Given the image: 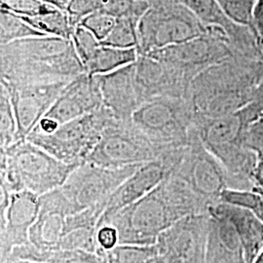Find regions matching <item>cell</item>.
Segmentation results:
<instances>
[{
	"instance_id": "cell-5",
	"label": "cell",
	"mask_w": 263,
	"mask_h": 263,
	"mask_svg": "<svg viewBox=\"0 0 263 263\" xmlns=\"http://www.w3.org/2000/svg\"><path fill=\"white\" fill-rule=\"evenodd\" d=\"M133 124L161 149L185 145L194 123L186 98H158L144 102L134 112Z\"/></svg>"
},
{
	"instance_id": "cell-30",
	"label": "cell",
	"mask_w": 263,
	"mask_h": 263,
	"mask_svg": "<svg viewBox=\"0 0 263 263\" xmlns=\"http://www.w3.org/2000/svg\"><path fill=\"white\" fill-rule=\"evenodd\" d=\"M220 202L246 208L263 222V196L255 191L226 188L221 193Z\"/></svg>"
},
{
	"instance_id": "cell-22",
	"label": "cell",
	"mask_w": 263,
	"mask_h": 263,
	"mask_svg": "<svg viewBox=\"0 0 263 263\" xmlns=\"http://www.w3.org/2000/svg\"><path fill=\"white\" fill-rule=\"evenodd\" d=\"M66 216L39 213L29 230V243L42 250H57L65 235Z\"/></svg>"
},
{
	"instance_id": "cell-9",
	"label": "cell",
	"mask_w": 263,
	"mask_h": 263,
	"mask_svg": "<svg viewBox=\"0 0 263 263\" xmlns=\"http://www.w3.org/2000/svg\"><path fill=\"white\" fill-rule=\"evenodd\" d=\"M172 175L184 180L209 207L220 202L221 193L228 188L226 170L203 145L193 126L182 159Z\"/></svg>"
},
{
	"instance_id": "cell-37",
	"label": "cell",
	"mask_w": 263,
	"mask_h": 263,
	"mask_svg": "<svg viewBox=\"0 0 263 263\" xmlns=\"http://www.w3.org/2000/svg\"><path fill=\"white\" fill-rule=\"evenodd\" d=\"M252 29L261 49L263 46V0L255 1L253 10Z\"/></svg>"
},
{
	"instance_id": "cell-35",
	"label": "cell",
	"mask_w": 263,
	"mask_h": 263,
	"mask_svg": "<svg viewBox=\"0 0 263 263\" xmlns=\"http://www.w3.org/2000/svg\"><path fill=\"white\" fill-rule=\"evenodd\" d=\"M99 10H101L100 0H68L66 12L71 27L76 28L82 20Z\"/></svg>"
},
{
	"instance_id": "cell-15",
	"label": "cell",
	"mask_w": 263,
	"mask_h": 263,
	"mask_svg": "<svg viewBox=\"0 0 263 263\" xmlns=\"http://www.w3.org/2000/svg\"><path fill=\"white\" fill-rule=\"evenodd\" d=\"M102 106V95L96 76L84 73L66 85L44 117L62 125L94 112Z\"/></svg>"
},
{
	"instance_id": "cell-1",
	"label": "cell",
	"mask_w": 263,
	"mask_h": 263,
	"mask_svg": "<svg viewBox=\"0 0 263 263\" xmlns=\"http://www.w3.org/2000/svg\"><path fill=\"white\" fill-rule=\"evenodd\" d=\"M207 203L177 176H170L139 201L104 223L116 228L119 245L152 246L161 233L185 216L208 213ZM98 226V227H99Z\"/></svg>"
},
{
	"instance_id": "cell-25",
	"label": "cell",
	"mask_w": 263,
	"mask_h": 263,
	"mask_svg": "<svg viewBox=\"0 0 263 263\" xmlns=\"http://www.w3.org/2000/svg\"><path fill=\"white\" fill-rule=\"evenodd\" d=\"M18 142V126L9 92L0 84V148L6 149Z\"/></svg>"
},
{
	"instance_id": "cell-33",
	"label": "cell",
	"mask_w": 263,
	"mask_h": 263,
	"mask_svg": "<svg viewBox=\"0 0 263 263\" xmlns=\"http://www.w3.org/2000/svg\"><path fill=\"white\" fill-rule=\"evenodd\" d=\"M116 24V18L102 10L96 11L81 21V27L88 29L102 42L109 35Z\"/></svg>"
},
{
	"instance_id": "cell-34",
	"label": "cell",
	"mask_w": 263,
	"mask_h": 263,
	"mask_svg": "<svg viewBox=\"0 0 263 263\" xmlns=\"http://www.w3.org/2000/svg\"><path fill=\"white\" fill-rule=\"evenodd\" d=\"M255 1L256 0H217L231 19L237 24L251 28Z\"/></svg>"
},
{
	"instance_id": "cell-16",
	"label": "cell",
	"mask_w": 263,
	"mask_h": 263,
	"mask_svg": "<svg viewBox=\"0 0 263 263\" xmlns=\"http://www.w3.org/2000/svg\"><path fill=\"white\" fill-rule=\"evenodd\" d=\"M96 78L104 107L117 119L131 120L142 104L136 81V63Z\"/></svg>"
},
{
	"instance_id": "cell-23",
	"label": "cell",
	"mask_w": 263,
	"mask_h": 263,
	"mask_svg": "<svg viewBox=\"0 0 263 263\" xmlns=\"http://www.w3.org/2000/svg\"><path fill=\"white\" fill-rule=\"evenodd\" d=\"M32 28L51 36L71 39L74 28L71 27L66 11L56 9L34 17H22Z\"/></svg>"
},
{
	"instance_id": "cell-17",
	"label": "cell",
	"mask_w": 263,
	"mask_h": 263,
	"mask_svg": "<svg viewBox=\"0 0 263 263\" xmlns=\"http://www.w3.org/2000/svg\"><path fill=\"white\" fill-rule=\"evenodd\" d=\"M179 2L190 10L205 28L222 30L230 39L236 53L239 50L249 56L254 49L261 52L253 29L234 22L217 0H179Z\"/></svg>"
},
{
	"instance_id": "cell-18",
	"label": "cell",
	"mask_w": 263,
	"mask_h": 263,
	"mask_svg": "<svg viewBox=\"0 0 263 263\" xmlns=\"http://www.w3.org/2000/svg\"><path fill=\"white\" fill-rule=\"evenodd\" d=\"M168 177L169 172L160 159L141 165L107 199L98 226L120 210L144 197Z\"/></svg>"
},
{
	"instance_id": "cell-44",
	"label": "cell",
	"mask_w": 263,
	"mask_h": 263,
	"mask_svg": "<svg viewBox=\"0 0 263 263\" xmlns=\"http://www.w3.org/2000/svg\"><path fill=\"white\" fill-rule=\"evenodd\" d=\"M261 52H263V46L261 47ZM261 52H260V53H261Z\"/></svg>"
},
{
	"instance_id": "cell-21",
	"label": "cell",
	"mask_w": 263,
	"mask_h": 263,
	"mask_svg": "<svg viewBox=\"0 0 263 263\" xmlns=\"http://www.w3.org/2000/svg\"><path fill=\"white\" fill-rule=\"evenodd\" d=\"M139 52L137 48L109 47L100 45L94 56L85 66L90 76H104L137 62Z\"/></svg>"
},
{
	"instance_id": "cell-29",
	"label": "cell",
	"mask_w": 263,
	"mask_h": 263,
	"mask_svg": "<svg viewBox=\"0 0 263 263\" xmlns=\"http://www.w3.org/2000/svg\"><path fill=\"white\" fill-rule=\"evenodd\" d=\"M97 230L94 228H78L66 233L59 249L68 251H84L100 254L97 242Z\"/></svg>"
},
{
	"instance_id": "cell-43",
	"label": "cell",
	"mask_w": 263,
	"mask_h": 263,
	"mask_svg": "<svg viewBox=\"0 0 263 263\" xmlns=\"http://www.w3.org/2000/svg\"><path fill=\"white\" fill-rule=\"evenodd\" d=\"M4 263H39L29 261V260H23V259H17V260H7Z\"/></svg>"
},
{
	"instance_id": "cell-4",
	"label": "cell",
	"mask_w": 263,
	"mask_h": 263,
	"mask_svg": "<svg viewBox=\"0 0 263 263\" xmlns=\"http://www.w3.org/2000/svg\"><path fill=\"white\" fill-rule=\"evenodd\" d=\"M116 117L104 105L94 112L62 124L51 134L31 132L27 140L69 165H81Z\"/></svg>"
},
{
	"instance_id": "cell-40",
	"label": "cell",
	"mask_w": 263,
	"mask_h": 263,
	"mask_svg": "<svg viewBox=\"0 0 263 263\" xmlns=\"http://www.w3.org/2000/svg\"><path fill=\"white\" fill-rule=\"evenodd\" d=\"M151 5L153 4H165V3H179V0H149Z\"/></svg>"
},
{
	"instance_id": "cell-14",
	"label": "cell",
	"mask_w": 263,
	"mask_h": 263,
	"mask_svg": "<svg viewBox=\"0 0 263 263\" xmlns=\"http://www.w3.org/2000/svg\"><path fill=\"white\" fill-rule=\"evenodd\" d=\"M68 83L10 86L0 82L9 92L18 126V141L27 140Z\"/></svg>"
},
{
	"instance_id": "cell-2",
	"label": "cell",
	"mask_w": 263,
	"mask_h": 263,
	"mask_svg": "<svg viewBox=\"0 0 263 263\" xmlns=\"http://www.w3.org/2000/svg\"><path fill=\"white\" fill-rule=\"evenodd\" d=\"M84 73L71 39L44 35L0 46V81L10 86L68 83Z\"/></svg>"
},
{
	"instance_id": "cell-11",
	"label": "cell",
	"mask_w": 263,
	"mask_h": 263,
	"mask_svg": "<svg viewBox=\"0 0 263 263\" xmlns=\"http://www.w3.org/2000/svg\"><path fill=\"white\" fill-rule=\"evenodd\" d=\"M210 231V214L185 216L160 234V254L184 263H205Z\"/></svg>"
},
{
	"instance_id": "cell-38",
	"label": "cell",
	"mask_w": 263,
	"mask_h": 263,
	"mask_svg": "<svg viewBox=\"0 0 263 263\" xmlns=\"http://www.w3.org/2000/svg\"><path fill=\"white\" fill-rule=\"evenodd\" d=\"M40 1L45 2L47 4L56 7L58 9L63 10V11H66L67 3H68V0H40Z\"/></svg>"
},
{
	"instance_id": "cell-42",
	"label": "cell",
	"mask_w": 263,
	"mask_h": 263,
	"mask_svg": "<svg viewBox=\"0 0 263 263\" xmlns=\"http://www.w3.org/2000/svg\"><path fill=\"white\" fill-rule=\"evenodd\" d=\"M167 263H184L181 259L177 258V257H168L167 258Z\"/></svg>"
},
{
	"instance_id": "cell-13",
	"label": "cell",
	"mask_w": 263,
	"mask_h": 263,
	"mask_svg": "<svg viewBox=\"0 0 263 263\" xmlns=\"http://www.w3.org/2000/svg\"><path fill=\"white\" fill-rule=\"evenodd\" d=\"M136 81L142 104L158 98H186L190 85L179 69L148 54H139Z\"/></svg>"
},
{
	"instance_id": "cell-32",
	"label": "cell",
	"mask_w": 263,
	"mask_h": 263,
	"mask_svg": "<svg viewBox=\"0 0 263 263\" xmlns=\"http://www.w3.org/2000/svg\"><path fill=\"white\" fill-rule=\"evenodd\" d=\"M71 40L76 49V54L85 67L92 59V57L94 56L97 49L100 47L101 42L92 32L81 26H77L74 28L71 35Z\"/></svg>"
},
{
	"instance_id": "cell-36",
	"label": "cell",
	"mask_w": 263,
	"mask_h": 263,
	"mask_svg": "<svg viewBox=\"0 0 263 263\" xmlns=\"http://www.w3.org/2000/svg\"><path fill=\"white\" fill-rule=\"evenodd\" d=\"M97 242L100 249V254L104 255L119 245V236L115 227L104 224L98 227Z\"/></svg>"
},
{
	"instance_id": "cell-27",
	"label": "cell",
	"mask_w": 263,
	"mask_h": 263,
	"mask_svg": "<svg viewBox=\"0 0 263 263\" xmlns=\"http://www.w3.org/2000/svg\"><path fill=\"white\" fill-rule=\"evenodd\" d=\"M101 10L116 19L127 18L140 22L151 8L149 0H100Z\"/></svg>"
},
{
	"instance_id": "cell-28",
	"label": "cell",
	"mask_w": 263,
	"mask_h": 263,
	"mask_svg": "<svg viewBox=\"0 0 263 263\" xmlns=\"http://www.w3.org/2000/svg\"><path fill=\"white\" fill-rule=\"evenodd\" d=\"M138 25L139 23L134 20L127 18L116 19V24L113 28L112 31L104 41L101 42V44L109 47L138 49Z\"/></svg>"
},
{
	"instance_id": "cell-19",
	"label": "cell",
	"mask_w": 263,
	"mask_h": 263,
	"mask_svg": "<svg viewBox=\"0 0 263 263\" xmlns=\"http://www.w3.org/2000/svg\"><path fill=\"white\" fill-rule=\"evenodd\" d=\"M209 213L226 218L239 236L247 263H253L263 250V222L246 208L218 202L209 208Z\"/></svg>"
},
{
	"instance_id": "cell-31",
	"label": "cell",
	"mask_w": 263,
	"mask_h": 263,
	"mask_svg": "<svg viewBox=\"0 0 263 263\" xmlns=\"http://www.w3.org/2000/svg\"><path fill=\"white\" fill-rule=\"evenodd\" d=\"M56 9L40 0H0V10H6L22 17L39 16Z\"/></svg>"
},
{
	"instance_id": "cell-7",
	"label": "cell",
	"mask_w": 263,
	"mask_h": 263,
	"mask_svg": "<svg viewBox=\"0 0 263 263\" xmlns=\"http://www.w3.org/2000/svg\"><path fill=\"white\" fill-rule=\"evenodd\" d=\"M165 151L155 145L132 120L116 118L104 129L86 162L106 168H120L159 159Z\"/></svg>"
},
{
	"instance_id": "cell-12",
	"label": "cell",
	"mask_w": 263,
	"mask_h": 263,
	"mask_svg": "<svg viewBox=\"0 0 263 263\" xmlns=\"http://www.w3.org/2000/svg\"><path fill=\"white\" fill-rule=\"evenodd\" d=\"M39 196L22 190L11 193L8 206L0 211V263L14 248L29 242V230L39 215Z\"/></svg>"
},
{
	"instance_id": "cell-39",
	"label": "cell",
	"mask_w": 263,
	"mask_h": 263,
	"mask_svg": "<svg viewBox=\"0 0 263 263\" xmlns=\"http://www.w3.org/2000/svg\"><path fill=\"white\" fill-rule=\"evenodd\" d=\"M146 263H167V257L162 254H156Z\"/></svg>"
},
{
	"instance_id": "cell-8",
	"label": "cell",
	"mask_w": 263,
	"mask_h": 263,
	"mask_svg": "<svg viewBox=\"0 0 263 263\" xmlns=\"http://www.w3.org/2000/svg\"><path fill=\"white\" fill-rule=\"evenodd\" d=\"M235 54L230 39L217 28H207L204 34L184 43L148 53L179 69L189 82L208 67L236 59Z\"/></svg>"
},
{
	"instance_id": "cell-10",
	"label": "cell",
	"mask_w": 263,
	"mask_h": 263,
	"mask_svg": "<svg viewBox=\"0 0 263 263\" xmlns=\"http://www.w3.org/2000/svg\"><path fill=\"white\" fill-rule=\"evenodd\" d=\"M141 165L106 168L84 162L60 188L76 214L107 200Z\"/></svg>"
},
{
	"instance_id": "cell-20",
	"label": "cell",
	"mask_w": 263,
	"mask_h": 263,
	"mask_svg": "<svg viewBox=\"0 0 263 263\" xmlns=\"http://www.w3.org/2000/svg\"><path fill=\"white\" fill-rule=\"evenodd\" d=\"M205 263H247L235 228L226 218L214 214H210Z\"/></svg>"
},
{
	"instance_id": "cell-41",
	"label": "cell",
	"mask_w": 263,
	"mask_h": 263,
	"mask_svg": "<svg viewBox=\"0 0 263 263\" xmlns=\"http://www.w3.org/2000/svg\"><path fill=\"white\" fill-rule=\"evenodd\" d=\"M253 263H263V250L259 253V254L254 258Z\"/></svg>"
},
{
	"instance_id": "cell-6",
	"label": "cell",
	"mask_w": 263,
	"mask_h": 263,
	"mask_svg": "<svg viewBox=\"0 0 263 263\" xmlns=\"http://www.w3.org/2000/svg\"><path fill=\"white\" fill-rule=\"evenodd\" d=\"M206 31L207 28L182 4H153L138 25V52L144 55L181 44Z\"/></svg>"
},
{
	"instance_id": "cell-26",
	"label": "cell",
	"mask_w": 263,
	"mask_h": 263,
	"mask_svg": "<svg viewBox=\"0 0 263 263\" xmlns=\"http://www.w3.org/2000/svg\"><path fill=\"white\" fill-rule=\"evenodd\" d=\"M159 254L157 246L118 245L106 252L107 263H146L151 257Z\"/></svg>"
},
{
	"instance_id": "cell-3",
	"label": "cell",
	"mask_w": 263,
	"mask_h": 263,
	"mask_svg": "<svg viewBox=\"0 0 263 263\" xmlns=\"http://www.w3.org/2000/svg\"><path fill=\"white\" fill-rule=\"evenodd\" d=\"M76 167L23 140L0 148V186L10 193L28 190L41 196L62 186Z\"/></svg>"
},
{
	"instance_id": "cell-24",
	"label": "cell",
	"mask_w": 263,
	"mask_h": 263,
	"mask_svg": "<svg viewBox=\"0 0 263 263\" xmlns=\"http://www.w3.org/2000/svg\"><path fill=\"white\" fill-rule=\"evenodd\" d=\"M44 35L46 34L32 28L18 15L0 10V46L20 39Z\"/></svg>"
}]
</instances>
